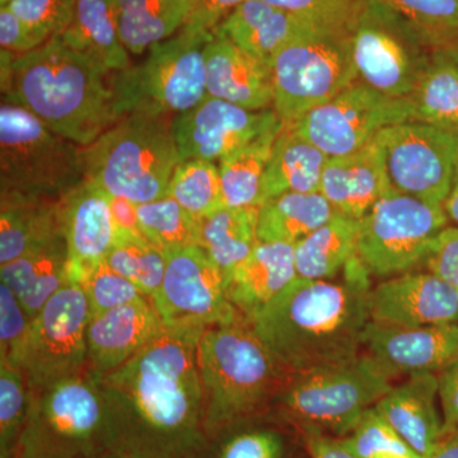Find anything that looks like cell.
I'll return each instance as SVG.
<instances>
[{
	"label": "cell",
	"instance_id": "1",
	"mask_svg": "<svg viewBox=\"0 0 458 458\" xmlns=\"http://www.w3.org/2000/svg\"><path fill=\"white\" fill-rule=\"evenodd\" d=\"M205 327H165L134 358L95 378L107 450L120 458H198L207 445L199 343Z\"/></svg>",
	"mask_w": 458,
	"mask_h": 458
},
{
	"label": "cell",
	"instance_id": "2",
	"mask_svg": "<svg viewBox=\"0 0 458 458\" xmlns=\"http://www.w3.org/2000/svg\"><path fill=\"white\" fill-rule=\"evenodd\" d=\"M369 276L357 256L342 278H297L249 322L291 376L351 360L370 322Z\"/></svg>",
	"mask_w": 458,
	"mask_h": 458
},
{
	"label": "cell",
	"instance_id": "3",
	"mask_svg": "<svg viewBox=\"0 0 458 458\" xmlns=\"http://www.w3.org/2000/svg\"><path fill=\"white\" fill-rule=\"evenodd\" d=\"M106 74L59 35L17 57L2 50L3 101L25 108L50 131L82 147L116 123Z\"/></svg>",
	"mask_w": 458,
	"mask_h": 458
},
{
	"label": "cell",
	"instance_id": "4",
	"mask_svg": "<svg viewBox=\"0 0 458 458\" xmlns=\"http://www.w3.org/2000/svg\"><path fill=\"white\" fill-rule=\"evenodd\" d=\"M207 438L264 418L292 377L245 318L205 328L199 343Z\"/></svg>",
	"mask_w": 458,
	"mask_h": 458
},
{
	"label": "cell",
	"instance_id": "5",
	"mask_svg": "<svg viewBox=\"0 0 458 458\" xmlns=\"http://www.w3.org/2000/svg\"><path fill=\"white\" fill-rule=\"evenodd\" d=\"M82 161L84 179L140 205L167 195L182 159L165 117L132 114L84 147Z\"/></svg>",
	"mask_w": 458,
	"mask_h": 458
},
{
	"label": "cell",
	"instance_id": "6",
	"mask_svg": "<svg viewBox=\"0 0 458 458\" xmlns=\"http://www.w3.org/2000/svg\"><path fill=\"white\" fill-rule=\"evenodd\" d=\"M391 388L390 377L364 352L344 363L292 377L271 410L280 423L298 430L301 437L344 438Z\"/></svg>",
	"mask_w": 458,
	"mask_h": 458
},
{
	"label": "cell",
	"instance_id": "7",
	"mask_svg": "<svg viewBox=\"0 0 458 458\" xmlns=\"http://www.w3.org/2000/svg\"><path fill=\"white\" fill-rule=\"evenodd\" d=\"M214 33L189 21L153 45L143 63L119 72L110 86L116 122L132 114L165 117L197 106L207 96L204 51Z\"/></svg>",
	"mask_w": 458,
	"mask_h": 458
},
{
	"label": "cell",
	"instance_id": "8",
	"mask_svg": "<svg viewBox=\"0 0 458 458\" xmlns=\"http://www.w3.org/2000/svg\"><path fill=\"white\" fill-rule=\"evenodd\" d=\"M358 80L394 98L411 95L448 42L434 38L381 0H360L348 27Z\"/></svg>",
	"mask_w": 458,
	"mask_h": 458
},
{
	"label": "cell",
	"instance_id": "9",
	"mask_svg": "<svg viewBox=\"0 0 458 458\" xmlns=\"http://www.w3.org/2000/svg\"><path fill=\"white\" fill-rule=\"evenodd\" d=\"M84 180L82 149L25 108L0 107L2 199L59 200Z\"/></svg>",
	"mask_w": 458,
	"mask_h": 458
},
{
	"label": "cell",
	"instance_id": "10",
	"mask_svg": "<svg viewBox=\"0 0 458 458\" xmlns=\"http://www.w3.org/2000/svg\"><path fill=\"white\" fill-rule=\"evenodd\" d=\"M107 454L104 405L89 372L31 394L13 458H102Z\"/></svg>",
	"mask_w": 458,
	"mask_h": 458
},
{
	"label": "cell",
	"instance_id": "11",
	"mask_svg": "<svg viewBox=\"0 0 458 458\" xmlns=\"http://www.w3.org/2000/svg\"><path fill=\"white\" fill-rule=\"evenodd\" d=\"M274 111L285 123L298 122L357 82L348 31H315L280 50L271 64Z\"/></svg>",
	"mask_w": 458,
	"mask_h": 458
},
{
	"label": "cell",
	"instance_id": "12",
	"mask_svg": "<svg viewBox=\"0 0 458 458\" xmlns=\"http://www.w3.org/2000/svg\"><path fill=\"white\" fill-rule=\"evenodd\" d=\"M448 222L442 205L393 189L360 219L358 259L369 276L408 273L426 262Z\"/></svg>",
	"mask_w": 458,
	"mask_h": 458
},
{
	"label": "cell",
	"instance_id": "13",
	"mask_svg": "<svg viewBox=\"0 0 458 458\" xmlns=\"http://www.w3.org/2000/svg\"><path fill=\"white\" fill-rule=\"evenodd\" d=\"M90 310L82 286L69 282L33 318L20 369L30 394L83 375Z\"/></svg>",
	"mask_w": 458,
	"mask_h": 458
},
{
	"label": "cell",
	"instance_id": "14",
	"mask_svg": "<svg viewBox=\"0 0 458 458\" xmlns=\"http://www.w3.org/2000/svg\"><path fill=\"white\" fill-rule=\"evenodd\" d=\"M375 140L393 189L443 207L458 174V131L410 120L388 126Z\"/></svg>",
	"mask_w": 458,
	"mask_h": 458
},
{
	"label": "cell",
	"instance_id": "15",
	"mask_svg": "<svg viewBox=\"0 0 458 458\" xmlns=\"http://www.w3.org/2000/svg\"><path fill=\"white\" fill-rule=\"evenodd\" d=\"M414 120L409 99L394 98L357 82L333 99L289 123L328 157L351 155L396 123Z\"/></svg>",
	"mask_w": 458,
	"mask_h": 458
},
{
	"label": "cell",
	"instance_id": "16",
	"mask_svg": "<svg viewBox=\"0 0 458 458\" xmlns=\"http://www.w3.org/2000/svg\"><path fill=\"white\" fill-rule=\"evenodd\" d=\"M152 302L165 327L207 328L243 318L229 301L225 274L199 246L165 254L164 282Z\"/></svg>",
	"mask_w": 458,
	"mask_h": 458
},
{
	"label": "cell",
	"instance_id": "17",
	"mask_svg": "<svg viewBox=\"0 0 458 458\" xmlns=\"http://www.w3.org/2000/svg\"><path fill=\"white\" fill-rule=\"evenodd\" d=\"M276 111L249 110L223 99L205 96L172 122L181 159L221 161L282 123Z\"/></svg>",
	"mask_w": 458,
	"mask_h": 458
},
{
	"label": "cell",
	"instance_id": "18",
	"mask_svg": "<svg viewBox=\"0 0 458 458\" xmlns=\"http://www.w3.org/2000/svg\"><path fill=\"white\" fill-rule=\"evenodd\" d=\"M369 313L385 327L457 324L458 288L432 271H408L370 289Z\"/></svg>",
	"mask_w": 458,
	"mask_h": 458
},
{
	"label": "cell",
	"instance_id": "19",
	"mask_svg": "<svg viewBox=\"0 0 458 458\" xmlns=\"http://www.w3.org/2000/svg\"><path fill=\"white\" fill-rule=\"evenodd\" d=\"M363 349L391 379L417 373L438 375L458 361V325L394 327L370 321Z\"/></svg>",
	"mask_w": 458,
	"mask_h": 458
},
{
	"label": "cell",
	"instance_id": "20",
	"mask_svg": "<svg viewBox=\"0 0 458 458\" xmlns=\"http://www.w3.org/2000/svg\"><path fill=\"white\" fill-rule=\"evenodd\" d=\"M164 319L149 298L92 316L87 327V369L93 378L131 360L164 333Z\"/></svg>",
	"mask_w": 458,
	"mask_h": 458
},
{
	"label": "cell",
	"instance_id": "21",
	"mask_svg": "<svg viewBox=\"0 0 458 458\" xmlns=\"http://www.w3.org/2000/svg\"><path fill=\"white\" fill-rule=\"evenodd\" d=\"M63 233L69 252V282L105 260L114 245V223L105 190L84 179L60 199Z\"/></svg>",
	"mask_w": 458,
	"mask_h": 458
},
{
	"label": "cell",
	"instance_id": "22",
	"mask_svg": "<svg viewBox=\"0 0 458 458\" xmlns=\"http://www.w3.org/2000/svg\"><path fill=\"white\" fill-rule=\"evenodd\" d=\"M391 190L384 155L375 140L351 155L330 157L319 186L337 214L357 221Z\"/></svg>",
	"mask_w": 458,
	"mask_h": 458
},
{
	"label": "cell",
	"instance_id": "23",
	"mask_svg": "<svg viewBox=\"0 0 458 458\" xmlns=\"http://www.w3.org/2000/svg\"><path fill=\"white\" fill-rule=\"evenodd\" d=\"M207 95L249 110H267L274 102L271 68L241 50L221 33L204 51Z\"/></svg>",
	"mask_w": 458,
	"mask_h": 458
},
{
	"label": "cell",
	"instance_id": "24",
	"mask_svg": "<svg viewBox=\"0 0 458 458\" xmlns=\"http://www.w3.org/2000/svg\"><path fill=\"white\" fill-rule=\"evenodd\" d=\"M437 400L438 377L417 373L393 386L375 408L418 458H429L443 438V417Z\"/></svg>",
	"mask_w": 458,
	"mask_h": 458
},
{
	"label": "cell",
	"instance_id": "25",
	"mask_svg": "<svg viewBox=\"0 0 458 458\" xmlns=\"http://www.w3.org/2000/svg\"><path fill=\"white\" fill-rule=\"evenodd\" d=\"M315 30L302 18L265 0H246L223 21L216 32L271 68L280 50Z\"/></svg>",
	"mask_w": 458,
	"mask_h": 458
},
{
	"label": "cell",
	"instance_id": "26",
	"mask_svg": "<svg viewBox=\"0 0 458 458\" xmlns=\"http://www.w3.org/2000/svg\"><path fill=\"white\" fill-rule=\"evenodd\" d=\"M294 245L259 242L227 280L229 301L249 321L297 279Z\"/></svg>",
	"mask_w": 458,
	"mask_h": 458
},
{
	"label": "cell",
	"instance_id": "27",
	"mask_svg": "<svg viewBox=\"0 0 458 458\" xmlns=\"http://www.w3.org/2000/svg\"><path fill=\"white\" fill-rule=\"evenodd\" d=\"M69 252L64 233L44 241L16 260L3 265L2 282L17 295L32 318L69 283Z\"/></svg>",
	"mask_w": 458,
	"mask_h": 458
},
{
	"label": "cell",
	"instance_id": "28",
	"mask_svg": "<svg viewBox=\"0 0 458 458\" xmlns=\"http://www.w3.org/2000/svg\"><path fill=\"white\" fill-rule=\"evenodd\" d=\"M59 36L107 73L131 66L129 51L120 36L116 0H75L73 18Z\"/></svg>",
	"mask_w": 458,
	"mask_h": 458
},
{
	"label": "cell",
	"instance_id": "29",
	"mask_svg": "<svg viewBox=\"0 0 458 458\" xmlns=\"http://www.w3.org/2000/svg\"><path fill=\"white\" fill-rule=\"evenodd\" d=\"M328 158L315 144L285 123L262 180V204L286 192H319Z\"/></svg>",
	"mask_w": 458,
	"mask_h": 458
},
{
	"label": "cell",
	"instance_id": "30",
	"mask_svg": "<svg viewBox=\"0 0 458 458\" xmlns=\"http://www.w3.org/2000/svg\"><path fill=\"white\" fill-rule=\"evenodd\" d=\"M360 221L335 214L325 225L294 245L297 276L309 280H333L357 258Z\"/></svg>",
	"mask_w": 458,
	"mask_h": 458
},
{
	"label": "cell",
	"instance_id": "31",
	"mask_svg": "<svg viewBox=\"0 0 458 458\" xmlns=\"http://www.w3.org/2000/svg\"><path fill=\"white\" fill-rule=\"evenodd\" d=\"M335 214L321 192H286L269 199L259 208V242L295 245Z\"/></svg>",
	"mask_w": 458,
	"mask_h": 458
},
{
	"label": "cell",
	"instance_id": "32",
	"mask_svg": "<svg viewBox=\"0 0 458 458\" xmlns=\"http://www.w3.org/2000/svg\"><path fill=\"white\" fill-rule=\"evenodd\" d=\"M120 36L132 55L176 35L192 13L191 0H116Z\"/></svg>",
	"mask_w": 458,
	"mask_h": 458
},
{
	"label": "cell",
	"instance_id": "33",
	"mask_svg": "<svg viewBox=\"0 0 458 458\" xmlns=\"http://www.w3.org/2000/svg\"><path fill=\"white\" fill-rule=\"evenodd\" d=\"M62 231L60 199H2L0 264L16 260Z\"/></svg>",
	"mask_w": 458,
	"mask_h": 458
},
{
	"label": "cell",
	"instance_id": "34",
	"mask_svg": "<svg viewBox=\"0 0 458 458\" xmlns=\"http://www.w3.org/2000/svg\"><path fill=\"white\" fill-rule=\"evenodd\" d=\"M259 208L223 207L200 221L199 247L207 252L227 280L259 243Z\"/></svg>",
	"mask_w": 458,
	"mask_h": 458
},
{
	"label": "cell",
	"instance_id": "35",
	"mask_svg": "<svg viewBox=\"0 0 458 458\" xmlns=\"http://www.w3.org/2000/svg\"><path fill=\"white\" fill-rule=\"evenodd\" d=\"M283 122L258 140L219 161L223 201L228 208H260L262 180L273 155L274 144L284 129Z\"/></svg>",
	"mask_w": 458,
	"mask_h": 458
},
{
	"label": "cell",
	"instance_id": "36",
	"mask_svg": "<svg viewBox=\"0 0 458 458\" xmlns=\"http://www.w3.org/2000/svg\"><path fill=\"white\" fill-rule=\"evenodd\" d=\"M408 99L414 122L458 131V60L450 47L434 57Z\"/></svg>",
	"mask_w": 458,
	"mask_h": 458
},
{
	"label": "cell",
	"instance_id": "37",
	"mask_svg": "<svg viewBox=\"0 0 458 458\" xmlns=\"http://www.w3.org/2000/svg\"><path fill=\"white\" fill-rule=\"evenodd\" d=\"M105 261L150 301L158 293L164 282L165 254L146 237L114 232V245Z\"/></svg>",
	"mask_w": 458,
	"mask_h": 458
},
{
	"label": "cell",
	"instance_id": "38",
	"mask_svg": "<svg viewBox=\"0 0 458 458\" xmlns=\"http://www.w3.org/2000/svg\"><path fill=\"white\" fill-rule=\"evenodd\" d=\"M143 236L167 254L183 247L199 246L200 221L170 195L137 205Z\"/></svg>",
	"mask_w": 458,
	"mask_h": 458
},
{
	"label": "cell",
	"instance_id": "39",
	"mask_svg": "<svg viewBox=\"0 0 458 458\" xmlns=\"http://www.w3.org/2000/svg\"><path fill=\"white\" fill-rule=\"evenodd\" d=\"M261 419L209 437L198 458H285V433L278 426L261 424Z\"/></svg>",
	"mask_w": 458,
	"mask_h": 458
},
{
	"label": "cell",
	"instance_id": "40",
	"mask_svg": "<svg viewBox=\"0 0 458 458\" xmlns=\"http://www.w3.org/2000/svg\"><path fill=\"white\" fill-rule=\"evenodd\" d=\"M167 195L198 219L216 212L225 207L218 165L201 159L180 162L172 174Z\"/></svg>",
	"mask_w": 458,
	"mask_h": 458
},
{
	"label": "cell",
	"instance_id": "41",
	"mask_svg": "<svg viewBox=\"0 0 458 458\" xmlns=\"http://www.w3.org/2000/svg\"><path fill=\"white\" fill-rule=\"evenodd\" d=\"M31 394L22 370L0 363V458H13L29 417Z\"/></svg>",
	"mask_w": 458,
	"mask_h": 458
},
{
	"label": "cell",
	"instance_id": "42",
	"mask_svg": "<svg viewBox=\"0 0 458 458\" xmlns=\"http://www.w3.org/2000/svg\"><path fill=\"white\" fill-rule=\"evenodd\" d=\"M82 286L89 300L90 318L147 298L131 280L123 278L119 273L108 267L105 260L90 267L75 282Z\"/></svg>",
	"mask_w": 458,
	"mask_h": 458
},
{
	"label": "cell",
	"instance_id": "43",
	"mask_svg": "<svg viewBox=\"0 0 458 458\" xmlns=\"http://www.w3.org/2000/svg\"><path fill=\"white\" fill-rule=\"evenodd\" d=\"M343 441L358 458H372L378 454L418 458L375 406L364 411Z\"/></svg>",
	"mask_w": 458,
	"mask_h": 458
},
{
	"label": "cell",
	"instance_id": "44",
	"mask_svg": "<svg viewBox=\"0 0 458 458\" xmlns=\"http://www.w3.org/2000/svg\"><path fill=\"white\" fill-rule=\"evenodd\" d=\"M419 29L445 42L458 35V0H381Z\"/></svg>",
	"mask_w": 458,
	"mask_h": 458
},
{
	"label": "cell",
	"instance_id": "45",
	"mask_svg": "<svg viewBox=\"0 0 458 458\" xmlns=\"http://www.w3.org/2000/svg\"><path fill=\"white\" fill-rule=\"evenodd\" d=\"M33 318L5 283H0V363L20 369Z\"/></svg>",
	"mask_w": 458,
	"mask_h": 458
},
{
	"label": "cell",
	"instance_id": "46",
	"mask_svg": "<svg viewBox=\"0 0 458 458\" xmlns=\"http://www.w3.org/2000/svg\"><path fill=\"white\" fill-rule=\"evenodd\" d=\"M5 5L45 44L65 31L73 18L75 0H8Z\"/></svg>",
	"mask_w": 458,
	"mask_h": 458
},
{
	"label": "cell",
	"instance_id": "47",
	"mask_svg": "<svg viewBox=\"0 0 458 458\" xmlns=\"http://www.w3.org/2000/svg\"><path fill=\"white\" fill-rule=\"evenodd\" d=\"M324 32L348 31L360 0H265Z\"/></svg>",
	"mask_w": 458,
	"mask_h": 458
},
{
	"label": "cell",
	"instance_id": "48",
	"mask_svg": "<svg viewBox=\"0 0 458 458\" xmlns=\"http://www.w3.org/2000/svg\"><path fill=\"white\" fill-rule=\"evenodd\" d=\"M426 269L458 288V227H445L434 240Z\"/></svg>",
	"mask_w": 458,
	"mask_h": 458
},
{
	"label": "cell",
	"instance_id": "49",
	"mask_svg": "<svg viewBox=\"0 0 458 458\" xmlns=\"http://www.w3.org/2000/svg\"><path fill=\"white\" fill-rule=\"evenodd\" d=\"M0 44L2 50L21 55L44 45L8 5L0 8Z\"/></svg>",
	"mask_w": 458,
	"mask_h": 458
},
{
	"label": "cell",
	"instance_id": "50",
	"mask_svg": "<svg viewBox=\"0 0 458 458\" xmlns=\"http://www.w3.org/2000/svg\"><path fill=\"white\" fill-rule=\"evenodd\" d=\"M437 377L445 437V434L458 429V361L439 372Z\"/></svg>",
	"mask_w": 458,
	"mask_h": 458
},
{
	"label": "cell",
	"instance_id": "51",
	"mask_svg": "<svg viewBox=\"0 0 458 458\" xmlns=\"http://www.w3.org/2000/svg\"><path fill=\"white\" fill-rule=\"evenodd\" d=\"M243 2L246 0H191L192 13L189 21L209 31H216L223 21Z\"/></svg>",
	"mask_w": 458,
	"mask_h": 458
},
{
	"label": "cell",
	"instance_id": "52",
	"mask_svg": "<svg viewBox=\"0 0 458 458\" xmlns=\"http://www.w3.org/2000/svg\"><path fill=\"white\" fill-rule=\"evenodd\" d=\"M302 439L310 458H358L349 450L343 438L306 434L302 436Z\"/></svg>",
	"mask_w": 458,
	"mask_h": 458
},
{
	"label": "cell",
	"instance_id": "53",
	"mask_svg": "<svg viewBox=\"0 0 458 458\" xmlns=\"http://www.w3.org/2000/svg\"><path fill=\"white\" fill-rule=\"evenodd\" d=\"M108 200H110L111 213H113L116 232L143 236L140 231V218H138V204L132 203L129 199L114 197L110 194H108Z\"/></svg>",
	"mask_w": 458,
	"mask_h": 458
},
{
	"label": "cell",
	"instance_id": "54",
	"mask_svg": "<svg viewBox=\"0 0 458 458\" xmlns=\"http://www.w3.org/2000/svg\"><path fill=\"white\" fill-rule=\"evenodd\" d=\"M429 458H458V429L445 434Z\"/></svg>",
	"mask_w": 458,
	"mask_h": 458
},
{
	"label": "cell",
	"instance_id": "55",
	"mask_svg": "<svg viewBox=\"0 0 458 458\" xmlns=\"http://www.w3.org/2000/svg\"><path fill=\"white\" fill-rule=\"evenodd\" d=\"M443 209H445L448 221L454 223V227H458V174L454 186H452L450 195L443 204Z\"/></svg>",
	"mask_w": 458,
	"mask_h": 458
},
{
	"label": "cell",
	"instance_id": "56",
	"mask_svg": "<svg viewBox=\"0 0 458 458\" xmlns=\"http://www.w3.org/2000/svg\"><path fill=\"white\" fill-rule=\"evenodd\" d=\"M372 458H410L406 456H399V454H375Z\"/></svg>",
	"mask_w": 458,
	"mask_h": 458
},
{
	"label": "cell",
	"instance_id": "57",
	"mask_svg": "<svg viewBox=\"0 0 458 458\" xmlns=\"http://www.w3.org/2000/svg\"><path fill=\"white\" fill-rule=\"evenodd\" d=\"M102 458H120V457L114 456V454H107L106 456H104Z\"/></svg>",
	"mask_w": 458,
	"mask_h": 458
},
{
	"label": "cell",
	"instance_id": "58",
	"mask_svg": "<svg viewBox=\"0 0 458 458\" xmlns=\"http://www.w3.org/2000/svg\"><path fill=\"white\" fill-rule=\"evenodd\" d=\"M7 3H8V0H0V4H2V5L7 4Z\"/></svg>",
	"mask_w": 458,
	"mask_h": 458
},
{
	"label": "cell",
	"instance_id": "59",
	"mask_svg": "<svg viewBox=\"0 0 458 458\" xmlns=\"http://www.w3.org/2000/svg\"><path fill=\"white\" fill-rule=\"evenodd\" d=\"M298 458H310L309 454H307V457H298Z\"/></svg>",
	"mask_w": 458,
	"mask_h": 458
}]
</instances>
